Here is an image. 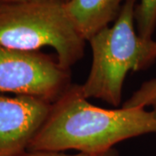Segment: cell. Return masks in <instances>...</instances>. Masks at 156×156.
<instances>
[{
	"label": "cell",
	"instance_id": "7",
	"mask_svg": "<svg viewBox=\"0 0 156 156\" xmlns=\"http://www.w3.org/2000/svg\"><path fill=\"white\" fill-rule=\"evenodd\" d=\"M134 18L140 37L152 39L156 28V0H140L135 7Z\"/></svg>",
	"mask_w": 156,
	"mask_h": 156
},
{
	"label": "cell",
	"instance_id": "5",
	"mask_svg": "<svg viewBox=\"0 0 156 156\" xmlns=\"http://www.w3.org/2000/svg\"><path fill=\"white\" fill-rule=\"evenodd\" d=\"M52 102L30 95L0 94V156H19L45 122Z\"/></svg>",
	"mask_w": 156,
	"mask_h": 156
},
{
	"label": "cell",
	"instance_id": "2",
	"mask_svg": "<svg viewBox=\"0 0 156 156\" xmlns=\"http://www.w3.org/2000/svg\"><path fill=\"white\" fill-rule=\"evenodd\" d=\"M136 0H127L112 26L102 29L89 42L92 64L80 90L84 97L96 98L116 107L122 101L125 78L156 60V42L140 37L134 28Z\"/></svg>",
	"mask_w": 156,
	"mask_h": 156
},
{
	"label": "cell",
	"instance_id": "3",
	"mask_svg": "<svg viewBox=\"0 0 156 156\" xmlns=\"http://www.w3.org/2000/svg\"><path fill=\"white\" fill-rule=\"evenodd\" d=\"M62 0L0 3V45L39 51L50 47L62 67L69 69L84 56L85 40L76 30Z\"/></svg>",
	"mask_w": 156,
	"mask_h": 156
},
{
	"label": "cell",
	"instance_id": "9",
	"mask_svg": "<svg viewBox=\"0 0 156 156\" xmlns=\"http://www.w3.org/2000/svg\"><path fill=\"white\" fill-rule=\"evenodd\" d=\"M19 156H119V154L115 149H111L102 154H88L79 152L76 154H66L57 151H26Z\"/></svg>",
	"mask_w": 156,
	"mask_h": 156
},
{
	"label": "cell",
	"instance_id": "11",
	"mask_svg": "<svg viewBox=\"0 0 156 156\" xmlns=\"http://www.w3.org/2000/svg\"><path fill=\"white\" fill-rule=\"evenodd\" d=\"M66 1H68V0H65V2H66Z\"/></svg>",
	"mask_w": 156,
	"mask_h": 156
},
{
	"label": "cell",
	"instance_id": "4",
	"mask_svg": "<svg viewBox=\"0 0 156 156\" xmlns=\"http://www.w3.org/2000/svg\"><path fill=\"white\" fill-rule=\"evenodd\" d=\"M71 87L69 69L39 51L0 45V94L30 95L55 102Z\"/></svg>",
	"mask_w": 156,
	"mask_h": 156
},
{
	"label": "cell",
	"instance_id": "10",
	"mask_svg": "<svg viewBox=\"0 0 156 156\" xmlns=\"http://www.w3.org/2000/svg\"><path fill=\"white\" fill-rule=\"evenodd\" d=\"M30 0H0V3H17V2H25ZM65 2V0H62Z\"/></svg>",
	"mask_w": 156,
	"mask_h": 156
},
{
	"label": "cell",
	"instance_id": "8",
	"mask_svg": "<svg viewBox=\"0 0 156 156\" xmlns=\"http://www.w3.org/2000/svg\"><path fill=\"white\" fill-rule=\"evenodd\" d=\"M147 107H152L156 109V78L145 82L125 101L122 108H146Z\"/></svg>",
	"mask_w": 156,
	"mask_h": 156
},
{
	"label": "cell",
	"instance_id": "6",
	"mask_svg": "<svg viewBox=\"0 0 156 156\" xmlns=\"http://www.w3.org/2000/svg\"><path fill=\"white\" fill-rule=\"evenodd\" d=\"M127 0H68L65 11L78 34L89 41L116 19Z\"/></svg>",
	"mask_w": 156,
	"mask_h": 156
},
{
	"label": "cell",
	"instance_id": "1",
	"mask_svg": "<svg viewBox=\"0 0 156 156\" xmlns=\"http://www.w3.org/2000/svg\"><path fill=\"white\" fill-rule=\"evenodd\" d=\"M147 134H156V109L101 108L89 102L80 85H71L52 103L27 151L102 154L122 140Z\"/></svg>",
	"mask_w": 156,
	"mask_h": 156
}]
</instances>
